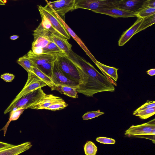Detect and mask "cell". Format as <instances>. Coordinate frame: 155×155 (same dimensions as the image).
<instances>
[{
	"label": "cell",
	"instance_id": "cell-40",
	"mask_svg": "<svg viewBox=\"0 0 155 155\" xmlns=\"http://www.w3.org/2000/svg\"><path fill=\"white\" fill-rule=\"evenodd\" d=\"M0 5H5V2L2 0H0Z\"/></svg>",
	"mask_w": 155,
	"mask_h": 155
},
{
	"label": "cell",
	"instance_id": "cell-17",
	"mask_svg": "<svg viewBox=\"0 0 155 155\" xmlns=\"http://www.w3.org/2000/svg\"><path fill=\"white\" fill-rule=\"evenodd\" d=\"M57 18L63 24L65 29L70 35L73 38H74V40L76 41L79 45L86 53L88 55V56L95 63L96 62L97 60H96L90 52L89 50L81 40L77 36L74 32L68 25L65 23L64 20L61 18L59 16H58Z\"/></svg>",
	"mask_w": 155,
	"mask_h": 155
},
{
	"label": "cell",
	"instance_id": "cell-19",
	"mask_svg": "<svg viewBox=\"0 0 155 155\" xmlns=\"http://www.w3.org/2000/svg\"><path fill=\"white\" fill-rule=\"evenodd\" d=\"M52 91L56 90L62 94L72 98L78 97L76 89L68 86L55 85L51 87Z\"/></svg>",
	"mask_w": 155,
	"mask_h": 155
},
{
	"label": "cell",
	"instance_id": "cell-23",
	"mask_svg": "<svg viewBox=\"0 0 155 155\" xmlns=\"http://www.w3.org/2000/svg\"><path fill=\"white\" fill-rule=\"evenodd\" d=\"M33 72L45 82L50 87L55 85L52 79L39 69L34 64L33 67Z\"/></svg>",
	"mask_w": 155,
	"mask_h": 155
},
{
	"label": "cell",
	"instance_id": "cell-24",
	"mask_svg": "<svg viewBox=\"0 0 155 155\" xmlns=\"http://www.w3.org/2000/svg\"><path fill=\"white\" fill-rule=\"evenodd\" d=\"M155 23V14L143 18L142 23L135 33V35L144 30Z\"/></svg>",
	"mask_w": 155,
	"mask_h": 155
},
{
	"label": "cell",
	"instance_id": "cell-11",
	"mask_svg": "<svg viewBox=\"0 0 155 155\" xmlns=\"http://www.w3.org/2000/svg\"><path fill=\"white\" fill-rule=\"evenodd\" d=\"M65 103L61 97L53 94H46L38 102L29 106L28 108L40 110L45 109L54 104Z\"/></svg>",
	"mask_w": 155,
	"mask_h": 155
},
{
	"label": "cell",
	"instance_id": "cell-32",
	"mask_svg": "<svg viewBox=\"0 0 155 155\" xmlns=\"http://www.w3.org/2000/svg\"><path fill=\"white\" fill-rule=\"evenodd\" d=\"M155 107V101H147V102L143 105L137 109L134 112L145 110L147 109Z\"/></svg>",
	"mask_w": 155,
	"mask_h": 155
},
{
	"label": "cell",
	"instance_id": "cell-8",
	"mask_svg": "<svg viewBox=\"0 0 155 155\" xmlns=\"http://www.w3.org/2000/svg\"><path fill=\"white\" fill-rule=\"evenodd\" d=\"M51 78L55 85L68 86L76 89L79 85L78 83L71 80L64 74L59 68L56 60L54 63Z\"/></svg>",
	"mask_w": 155,
	"mask_h": 155
},
{
	"label": "cell",
	"instance_id": "cell-26",
	"mask_svg": "<svg viewBox=\"0 0 155 155\" xmlns=\"http://www.w3.org/2000/svg\"><path fill=\"white\" fill-rule=\"evenodd\" d=\"M155 113V107L136 112H133V115L138 117L141 119H146L153 116Z\"/></svg>",
	"mask_w": 155,
	"mask_h": 155
},
{
	"label": "cell",
	"instance_id": "cell-7",
	"mask_svg": "<svg viewBox=\"0 0 155 155\" xmlns=\"http://www.w3.org/2000/svg\"><path fill=\"white\" fill-rule=\"evenodd\" d=\"M75 0H57L50 2L44 8L46 9L55 12L63 20L65 15L74 10Z\"/></svg>",
	"mask_w": 155,
	"mask_h": 155
},
{
	"label": "cell",
	"instance_id": "cell-38",
	"mask_svg": "<svg viewBox=\"0 0 155 155\" xmlns=\"http://www.w3.org/2000/svg\"><path fill=\"white\" fill-rule=\"evenodd\" d=\"M147 73L149 75L152 76L155 74V69H150L146 71Z\"/></svg>",
	"mask_w": 155,
	"mask_h": 155
},
{
	"label": "cell",
	"instance_id": "cell-31",
	"mask_svg": "<svg viewBox=\"0 0 155 155\" xmlns=\"http://www.w3.org/2000/svg\"><path fill=\"white\" fill-rule=\"evenodd\" d=\"M68 105V104L66 103H57L52 104L45 108V109L49 110L54 111L60 110L64 108Z\"/></svg>",
	"mask_w": 155,
	"mask_h": 155
},
{
	"label": "cell",
	"instance_id": "cell-12",
	"mask_svg": "<svg viewBox=\"0 0 155 155\" xmlns=\"http://www.w3.org/2000/svg\"><path fill=\"white\" fill-rule=\"evenodd\" d=\"M93 12L107 15L115 18L137 17V14L117 7L102 9Z\"/></svg>",
	"mask_w": 155,
	"mask_h": 155
},
{
	"label": "cell",
	"instance_id": "cell-36",
	"mask_svg": "<svg viewBox=\"0 0 155 155\" xmlns=\"http://www.w3.org/2000/svg\"><path fill=\"white\" fill-rule=\"evenodd\" d=\"M146 7L155 8V0H148L145 5V8Z\"/></svg>",
	"mask_w": 155,
	"mask_h": 155
},
{
	"label": "cell",
	"instance_id": "cell-14",
	"mask_svg": "<svg viewBox=\"0 0 155 155\" xmlns=\"http://www.w3.org/2000/svg\"><path fill=\"white\" fill-rule=\"evenodd\" d=\"M32 146L27 142L18 145H13L0 150V155H17L29 149Z\"/></svg>",
	"mask_w": 155,
	"mask_h": 155
},
{
	"label": "cell",
	"instance_id": "cell-20",
	"mask_svg": "<svg viewBox=\"0 0 155 155\" xmlns=\"http://www.w3.org/2000/svg\"><path fill=\"white\" fill-rule=\"evenodd\" d=\"M34 41L32 44L31 48L38 47L44 48L51 41H53L51 37L43 36L34 37Z\"/></svg>",
	"mask_w": 155,
	"mask_h": 155
},
{
	"label": "cell",
	"instance_id": "cell-9",
	"mask_svg": "<svg viewBox=\"0 0 155 155\" xmlns=\"http://www.w3.org/2000/svg\"><path fill=\"white\" fill-rule=\"evenodd\" d=\"M38 7L39 12H41L45 15L54 29L63 37L69 40L71 36L53 12L46 9L41 5H38Z\"/></svg>",
	"mask_w": 155,
	"mask_h": 155
},
{
	"label": "cell",
	"instance_id": "cell-21",
	"mask_svg": "<svg viewBox=\"0 0 155 155\" xmlns=\"http://www.w3.org/2000/svg\"><path fill=\"white\" fill-rule=\"evenodd\" d=\"M25 110L23 108H19L15 110H13L10 111L9 118L8 122L5 126L0 130H3L4 136L5 135L8 127L11 122L17 120Z\"/></svg>",
	"mask_w": 155,
	"mask_h": 155
},
{
	"label": "cell",
	"instance_id": "cell-33",
	"mask_svg": "<svg viewBox=\"0 0 155 155\" xmlns=\"http://www.w3.org/2000/svg\"><path fill=\"white\" fill-rule=\"evenodd\" d=\"M96 140L100 143L103 144H114L115 143V140L106 137H98L96 138Z\"/></svg>",
	"mask_w": 155,
	"mask_h": 155
},
{
	"label": "cell",
	"instance_id": "cell-10",
	"mask_svg": "<svg viewBox=\"0 0 155 155\" xmlns=\"http://www.w3.org/2000/svg\"><path fill=\"white\" fill-rule=\"evenodd\" d=\"M148 0H120L115 7L137 14L145 8V4Z\"/></svg>",
	"mask_w": 155,
	"mask_h": 155
},
{
	"label": "cell",
	"instance_id": "cell-28",
	"mask_svg": "<svg viewBox=\"0 0 155 155\" xmlns=\"http://www.w3.org/2000/svg\"><path fill=\"white\" fill-rule=\"evenodd\" d=\"M85 153L86 155H95L97 152V147L92 142L88 141L84 147Z\"/></svg>",
	"mask_w": 155,
	"mask_h": 155
},
{
	"label": "cell",
	"instance_id": "cell-39",
	"mask_svg": "<svg viewBox=\"0 0 155 155\" xmlns=\"http://www.w3.org/2000/svg\"><path fill=\"white\" fill-rule=\"evenodd\" d=\"M19 38V36L17 35H13L10 37V38L12 40H15Z\"/></svg>",
	"mask_w": 155,
	"mask_h": 155
},
{
	"label": "cell",
	"instance_id": "cell-3",
	"mask_svg": "<svg viewBox=\"0 0 155 155\" xmlns=\"http://www.w3.org/2000/svg\"><path fill=\"white\" fill-rule=\"evenodd\" d=\"M124 135L129 137L148 139L155 143V119L141 124L131 126L125 131Z\"/></svg>",
	"mask_w": 155,
	"mask_h": 155
},
{
	"label": "cell",
	"instance_id": "cell-5",
	"mask_svg": "<svg viewBox=\"0 0 155 155\" xmlns=\"http://www.w3.org/2000/svg\"><path fill=\"white\" fill-rule=\"evenodd\" d=\"M120 0H75L74 10L82 8L94 11L114 8Z\"/></svg>",
	"mask_w": 155,
	"mask_h": 155
},
{
	"label": "cell",
	"instance_id": "cell-4",
	"mask_svg": "<svg viewBox=\"0 0 155 155\" xmlns=\"http://www.w3.org/2000/svg\"><path fill=\"white\" fill-rule=\"evenodd\" d=\"M28 78L25 85L4 111L5 114L10 112L11 109L13 105L22 96L37 89L47 86V84L34 72L29 71L28 72Z\"/></svg>",
	"mask_w": 155,
	"mask_h": 155
},
{
	"label": "cell",
	"instance_id": "cell-18",
	"mask_svg": "<svg viewBox=\"0 0 155 155\" xmlns=\"http://www.w3.org/2000/svg\"><path fill=\"white\" fill-rule=\"evenodd\" d=\"M53 41L67 55L69 56L71 49V45L68 39L64 38L53 35L51 36Z\"/></svg>",
	"mask_w": 155,
	"mask_h": 155
},
{
	"label": "cell",
	"instance_id": "cell-16",
	"mask_svg": "<svg viewBox=\"0 0 155 155\" xmlns=\"http://www.w3.org/2000/svg\"><path fill=\"white\" fill-rule=\"evenodd\" d=\"M95 63L104 76L109 79L114 86H117V84L112 80L111 78L115 81H117L118 78L117 71L118 68L105 65L97 60Z\"/></svg>",
	"mask_w": 155,
	"mask_h": 155
},
{
	"label": "cell",
	"instance_id": "cell-35",
	"mask_svg": "<svg viewBox=\"0 0 155 155\" xmlns=\"http://www.w3.org/2000/svg\"><path fill=\"white\" fill-rule=\"evenodd\" d=\"M31 51L34 54H39L43 53V48L35 47L31 48Z\"/></svg>",
	"mask_w": 155,
	"mask_h": 155
},
{
	"label": "cell",
	"instance_id": "cell-2",
	"mask_svg": "<svg viewBox=\"0 0 155 155\" xmlns=\"http://www.w3.org/2000/svg\"><path fill=\"white\" fill-rule=\"evenodd\" d=\"M55 55L59 68L67 77L79 85L86 83L88 76L80 65L64 52Z\"/></svg>",
	"mask_w": 155,
	"mask_h": 155
},
{
	"label": "cell",
	"instance_id": "cell-25",
	"mask_svg": "<svg viewBox=\"0 0 155 155\" xmlns=\"http://www.w3.org/2000/svg\"><path fill=\"white\" fill-rule=\"evenodd\" d=\"M61 52H64L53 41H50L47 45L43 48V53L55 54Z\"/></svg>",
	"mask_w": 155,
	"mask_h": 155
},
{
	"label": "cell",
	"instance_id": "cell-6",
	"mask_svg": "<svg viewBox=\"0 0 155 155\" xmlns=\"http://www.w3.org/2000/svg\"><path fill=\"white\" fill-rule=\"evenodd\" d=\"M45 94L41 88L31 91L18 100L12 107L11 111L19 108L28 109L29 106L38 102Z\"/></svg>",
	"mask_w": 155,
	"mask_h": 155
},
{
	"label": "cell",
	"instance_id": "cell-15",
	"mask_svg": "<svg viewBox=\"0 0 155 155\" xmlns=\"http://www.w3.org/2000/svg\"><path fill=\"white\" fill-rule=\"evenodd\" d=\"M143 20V18H138L134 24L123 33L118 41V46H121L124 45L135 35Z\"/></svg>",
	"mask_w": 155,
	"mask_h": 155
},
{
	"label": "cell",
	"instance_id": "cell-30",
	"mask_svg": "<svg viewBox=\"0 0 155 155\" xmlns=\"http://www.w3.org/2000/svg\"><path fill=\"white\" fill-rule=\"evenodd\" d=\"M104 114V113L101 112L99 110L97 111L88 112L83 116L82 118L85 120L91 119L96 117H97Z\"/></svg>",
	"mask_w": 155,
	"mask_h": 155
},
{
	"label": "cell",
	"instance_id": "cell-34",
	"mask_svg": "<svg viewBox=\"0 0 155 155\" xmlns=\"http://www.w3.org/2000/svg\"><path fill=\"white\" fill-rule=\"evenodd\" d=\"M0 78L6 82H11L15 78L14 75L8 73H6L2 74Z\"/></svg>",
	"mask_w": 155,
	"mask_h": 155
},
{
	"label": "cell",
	"instance_id": "cell-22",
	"mask_svg": "<svg viewBox=\"0 0 155 155\" xmlns=\"http://www.w3.org/2000/svg\"><path fill=\"white\" fill-rule=\"evenodd\" d=\"M17 63L22 66L27 72H33L34 63L28 57L27 54L20 58Z\"/></svg>",
	"mask_w": 155,
	"mask_h": 155
},
{
	"label": "cell",
	"instance_id": "cell-29",
	"mask_svg": "<svg viewBox=\"0 0 155 155\" xmlns=\"http://www.w3.org/2000/svg\"><path fill=\"white\" fill-rule=\"evenodd\" d=\"M155 14V8L146 7L142 9L137 14V18H144Z\"/></svg>",
	"mask_w": 155,
	"mask_h": 155
},
{
	"label": "cell",
	"instance_id": "cell-13",
	"mask_svg": "<svg viewBox=\"0 0 155 155\" xmlns=\"http://www.w3.org/2000/svg\"><path fill=\"white\" fill-rule=\"evenodd\" d=\"M27 55L28 58L36 65L53 62L56 60L55 54L45 53L37 54H34L31 50L28 52Z\"/></svg>",
	"mask_w": 155,
	"mask_h": 155
},
{
	"label": "cell",
	"instance_id": "cell-41",
	"mask_svg": "<svg viewBox=\"0 0 155 155\" xmlns=\"http://www.w3.org/2000/svg\"><path fill=\"white\" fill-rule=\"evenodd\" d=\"M3 1H7V0H2Z\"/></svg>",
	"mask_w": 155,
	"mask_h": 155
},
{
	"label": "cell",
	"instance_id": "cell-27",
	"mask_svg": "<svg viewBox=\"0 0 155 155\" xmlns=\"http://www.w3.org/2000/svg\"><path fill=\"white\" fill-rule=\"evenodd\" d=\"M54 61L46 63L41 65H36L35 64L42 72L51 78Z\"/></svg>",
	"mask_w": 155,
	"mask_h": 155
},
{
	"label": "cell",
	"instance_id": "cell-1",
	"mask_svg": "<svg viewBox=\"0 0 155 155\" xmlns=\"http://www.w3.org/2000/svg\"><path fill=\"white\" fill-rule=\"evenodd\" d=\"M82 67L88 76L86 83L76 89L78 92L87 97L102 92H113L114 85L105 76L98 72L90 63L71 50L69 56Z\"/></svg>",
	"mask_w": 155,
	"mask_h": 155
},
{
	"label": "cell",
	"instance_id": "cell-37",
	"mask_svg": "<svg viewBox=\"0 0 155 155\" xmlns=\"http://www.w3.org/2000/svg\"><path fill=\"white\" fill-rule=\"evenodd\" d=\"M13 145L11 144L0 141V150Z\"/></svg>",
	"mask_w": 155,
	"mask_h": 155
}]
</instances>
